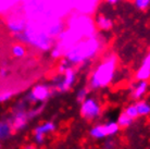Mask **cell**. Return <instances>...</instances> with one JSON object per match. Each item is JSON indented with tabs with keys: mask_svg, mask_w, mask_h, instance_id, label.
Listing matches in <instances>:
<instances>
[{
	"mask_svg": "<svg viewBox=\"0 0 150 149\" xmlns=\"http://www.w3.org/2000/svg\"><path fill=\"white\" fill-rule=\"evenodd\" d=\"M102 46L103 41L99 36V34L96 33L90 37L83 38L77 41L64 53L63 58L72 67L75 65L82 67L97 57L99 51L102 49Z\"/></svg>",
	"mask_w": 150,
	"mask_h": 149,
	"instance_id": "obj_1",
	"label": "cell"
},
{
	"mask_svg": "<svg viewBox=\"0 0 150 149\" xmlns=\"http://www.w3.org/2000/svg\"><path fill=\"white\" fill-rule=\"evenodd\" d=\"M14 37L19 40V43L30 45L40 51H49L56 44V38L51 37L30 20H27L23 32L14 35Z\"/></svg>",
	"mask_w": 150,
	"mask_h": 149,
	"instance_id": "obj_2",
	"label": "cell"
},
{
	"mask_svg": "<svg viewBox=\"0 0 150 149\" xmlns=\"http://www.w3.org/2000/svg\"><path fill=\"white\" fill-rule=\"evenodd\" d=\"M116 59L115 55H109L102 60L97 67H95L89 77V88L93 90H97L100 88H105L112 83L113 78L115 76L116 71Z\"/></svg>",
	"mask_w": 150,
	"mask_h": 149,
	"instance_id": "obj_3",
	"label": "cell"
},
{
	"mask_svg": "<svg viewBox=\"0 0 150 149\" xmlns=\"http://www.w3.org/2000/svg\"><path fill=\"white\" fill-rule=\"evenodd\" d=\"M65 26L79 33L83 38L90 37L97 33V27L95 24V20L89 14L73 12L68 20L65 21Z\"/></svg>",
	"mask_w": 150,
	"mask_h": 149,
	"instance_id": "obj_4",
	"label": "cell"
},
{
	"mask_svg": "<svg viewBox=\"0 0 150 149\" xmlns=\"http://www.w3.org/2000/svg\"><path fill=\"white\" fill-rule=\"evenodd\" d=\"M75 82H76V71L73 67H70L65 70L64 73L59 74L53 78L51 85L52 93H67L74 86Z\"/></svg>",
	"mask_w": 150,
	"mask_h": 149,
	"instance_id": "obj_5",
	"label": "cell"
},
{
	"mask_svg": "<svg viewBox=\"0 0 150 149\" xmlns=\"http://www.w3.org/2000/svg\"><path fill=\"white\" fill-rule=\"evenodd\" d=\"M27 101H20L14 106L13 112H12L11 119L9 120L13 131L25 130L28 125V114H27Z\"/></svg>",
	"mask_w": 150,
	"mask_h": 149,
	"instance_id": "obj_6",
	"label": "cell"
},
{
	"mask_svg": "<svg viewBox=\"0 0 150 149\" xmlns=\"http://www.w3.org/2000/svg\"><path fill=\"white\" fill-rule=\"evenodd\" d=\"M81 116L87 121H94L101 116V106L96 98L87 97L81 104Z\"/></svg>",
	"mask_w": 150,
	"mask_h": 149,
	"instance_id": "obj_7",
	"label": "cell"
},
{
	"mask_svg": "<svg viewBox=\"0 0 150 149\" xmlns=\"http://www.w3.org/2000/svg\"><path fill=\"white\" fill-rule=\"evenodd\" d=\"M51 95H52L51 86L46 84H37L26 95L25 100L30 104H42L48 100Z\"/></svg>",
	"mask_w": 150,
	"mask_h": 149,
	"instance_id": "obj_8",
	"label": "cell"
},
{
	"mask_svg": "<svg viewBox=\"0 0 150 149\" xmlns=\"http://www.w3.org/2000/svg\"><path fill=\"white\" fill-rule=\"evenodd\" d=\"M27 22L26 15L24 14L23 10H15L11 13V15H9L7 19V27L8 30L10 31V33L13 34V36L16 34L23 32V30L25 28Z\"/></svg>",
	"mask_w": 150,
	"mask_h": 149,
	"instance_id": "obj_9",
	"label": "cell"
},
{
	"mask_svg": "<svg viewBox=\"0 0 150 149\" xmlns=\"http://www.w3.org/2000/svg\"><path fill=\"white\" fill-rule=\"evenodd\" d=\"M57 130V125L52 121H47L39 124L34 128V139L37 145H42L46 140V136Z\"/></svg>",
	"mask_w": 150,
	"mask_h": 149,
	"instance_id": "obj_10",
	"label": "cell"
},
{
	"mask_svg": "<svg viewBox=\"0 0 150 149\" xmlns=\"http://www.w3.org/2000/svg\"><path fill=\"white\" fill-rule=\"evenodd\" d=\"M98 4L99 0H72V6L75 11L89 15L95 12Z\"/></svg>",
	"mask_w": 150,
	"mask_h": 149,
	"instance_id": "obj_11",
	"label": "cell"
},
{
	"mask_svg": "<svg viewBox=\"0 0 150 149\" xmlns=\"http://www.w3.org/2000/svg\"><path fill=\"white\" fill-rule=\"evenodd\" d=\"M95 24H96L97 30L101 31V32H108L113 26L112 20L103 14H98L95 18Z\"/></svg>",
	"mask_w": 150,
	"mask_h": 149,
	"instance_id": "obj_12",
	"label": "cell"
},
{
	"mask_svg": "<svg viewBox=\"0 0 150 149\" xmlns=\"http://www.w3.org/2000/svg\"><path fill=\"white\" fill-rule=\"evenodd\" d=\"M148 82L147 81H139L138 84H136L132 89V97L135 100H140L148 92Z\"/></svg>",
	"mask_w": 150,
	"mask_h": 149,
	"instance_id": "obj_13",
	"label": "cell"
},
{
	"mask_svg": "<svg viewBox=\"0 0 150 149\" xmlns=\"http://www.w3.org/2000/svg\"><path fill=\"white\" fill-rule=\"evenodd\" d=\"M89 136L93 139H103L108 137L103 124H96L89 130Z\"/></svg>",
	"mask_w": 150,
	"mask_h": 149,
	"instance_id": "obj_14",
	"label": "cell"
},
{
	"mask_svg": "<svg viewBox=\"0 0 150 149\" xmlns=\"http://www.w3.org/2000/svg\"><path fill=\"white\" fill-rule=\"evenodd\" d=\"M13 128L10 121H0V139H7L11 136Z\"/></svg>",
	"mask_w": 150,
	"mask_h": 149,
	"instance_id": "obj_15",
	"label": "cell"
},
{
	"mask_svg": "<svg viewBox=\"0 0 150 149\" xmlns=\"http://www.w3.org/2000/svg\"><path fill=\"white\" fill-rule=\"evenodd\" d=\"M135 104L139 116H147L150 114V104H148L146 100H143V99L137 100Z\"/></svg>",
	"mask_w": 150,
	"mask_h": 149,
	"instance_id": "obj_16",
	"label": "cell"
},
{
	"mask_svg": "<svg viewBox=\"0 0 150 149\" xmlns=\"http://www.w3.org/2000/svg\"><path fill=\"white\" fill-rule=\"evenodd\" d=\"M11 53L14 58L22 59V58H24V57L26 56V48H25L24 44H22V43H18V44H15V45L12 46Z\"/></svg>",
	"mask_w": 150,
	"mask_h": 149,
	"instance_id": "obj_17",
	"label": "cell"
},
{
	"mask_svg": "<svg viewBox=\"0 0 150 149\" xmlns=\"http://www.w3.org/2000/svg\"><path fill=\"white\" fill-rule=\"evenodd\" d=\"M105 128V133H107V136L108 137H111V136H115L119 132H120V126L117 122H114V121H109L107 123L103 124Z\"/></svg>",
	"mask_w": 150,
	"mask_h": 149,
	"instance_id": "obj_18",
	"label": "cell"
},
{
	"mask_svg": "<svg viewBox=\"0 0 150 149\" xmlns=\"http://www.w3.org/2000/svg\"><path fill=\"white\" fill-rule=\"evenodd\" d=\"M135 77L137 81H148L150 78V67L142 64L136 72Z\"/></svg>",
	"mask_w": 150,
	"mask_h": 149,
	"instance_id": "obj_19",
	"label": "cell"
},
{
	"mask_svg": "<svg viewBox=\"0 0 150 149\" xmlns=\"http://www.w3.org/2000/svg\"><path fill=\"white\" fill-rule=\"evenodd\" d=\"M20 1L21 0H0V13L12 10V8H14Z\"/></svg>",
	"mask_w": 150,
	"mask_h": 149,
	"instance_id": "obj_20",
	"label": "cell"
},
{
	"mask_svg": "<svg viewBox=\"0 0 150 149\" xmlns=\"http://www.w3.org/2000/svg\"><path fill=\"white\" fill-rule=\"evenodd\" d=\"M133 121L134 120L132 119V118H129V116H127V114H125V113H121L120 116H119V118H117V120H116V122H117V124H119V126H120V128H126V127H129L133 124Z\"/></svg>",
	"mask_w": 150,
	"mask_h": 149,
	"instance_id": "obj_21",
	"label": "cell"
},
{
	"mask_svg": "<svg viewBox=\"0 0 150 149\" xmlns=\"http://www.w3.org/2000/svg\"><path fill=\"white\" fill-rule=\"evenodd\" d=\"M44 109H45V104H37L33 108L28 109L27 110V114H28L30 120H34L35 118H37L41 112L44 111Z\"/></svg>",
	"mask_w": 150,
	"mask_h": 149,
	"instance_id": "obj_22",
	"label": "cell"
},
{
	"mask_svg": "<svg viewBox=\"0 0 150 149\" xmlns=\"http://www.w3.org/2000/svg\"><path fill=\"white\" fill-rule=\"evenodd\" d=\"M124 113L127 114L129 118H132L133 120H135L138 118V111H137V108H136V104H132L129 106H127L125 110H124Z\"/></svg>",
	"mask_w": 150,
	"mask_h": 149,
	"instance_id": "obj_23",
	"label": "cell"
},
{
	"mask_svg": "<svg viewBox=\"0 0 150 149\" xmlns=\"http://www.w3.org/2000/svg\"><path fill=\"white\" fill-rule=\"evenodd\" d=\"M133 4L140 11H146L150 8V0H133Z\"/></svg>",
	"mask_w": 150,
	"mask_h": 149,
	"instance_id": "obj_24",
	"label": "cell"
},
{
	"mask_svg": "<svg viewBox=\"0 0 150 149\" xmlns=\"http://www.w3.org/2000/svg\"><path fill=\"white\" fill-rule=\"evenodd\" d=\"M88 94H89V92H88V88H87V87H82V88H79L77 94H76V100H77V102L82 104L83 101L88 97Z\"/></svg>",
	"mask_w": 150,
	"mask_h": 149,
	"instance_id": "obj_25",
	"label": "cell"
},
{
	"mask_svg": "<svg viewBox=\"0 0 150 149\" xmlns=\"http://www.w3.org/2000/svg\"><path fill=\"white\" fill-rule=\"evenodd\" d=\"M14 96V92L13 90H4L0 93V104L2 102H7Z\"/></svg>",
	"mask_w": 150,
	"mask_h": 149,
	"instance_id": "obj_26",
	"label": "cell"
},
{
	"mask_svg": "<svg viewBox=\"0 0 150 149\" xmlns=\"http://www.w3.org/2000/svg\"><path fill=\"white\" fill-rule=\"evenodd\" d=\"M116 142L113 138H107L103 143V149H115Z\"/></svg>",
	"mask_w": 150,
	"mask_h": 149,
	"instance_id": "obj_27",
	"label": "cell"
},
{
	"mask_svg": "<svg viewBox=\"0 0 150 149\" xmlns=\"http://www.w3.org/2000/svg\"><path fill=\"white\" fill-rule=\"evenodd\" d=\"M142 64H144V65H146V67H150V52L147 55L145 58H144V60H143V63Z\"/></svg>",
	"mask_w": 150,
	"mask_h": 149,
	"instance_id": "obj_28",
	"label": "cell"
},
{
	"mask_svg": "<svg viewBox=\"0 0 150 149\" xmlns=\"http://www.w3.org/2000/svg\"><path fill=\"white\" fill-rule=\"evenodd\" d=\"M9 75V71L7 69H0V77L6 78Z\"/></svg>",
	"mask_w": 150,
	"mask_h": 149,
	"instance_id": "obj_29",
	"label": "cell"
},
{
	"mask_svg": "<svg viewBox=\"0 0 150 149\" xmlns=\"http://www.w3.org/2000/svg\"><path fill=\"white\" fill-rule=\"evenodd\" d=\"M108 4H116L120 0H105Z\"/></svg>",
	"mask_w": 150,
	"mask_h": 149,
	"instance_id": "obj_30",
	"label": "cell"
},
{
	"mask_svg": "<svg viewBox=\"0 0 150 149\" xmlns=\"http://www.w3.org/2000/svg\"><path fill=\"white\" fill-rule=\"evenodd\" d=\"M24 149H34V147H33V146H26Z\"/></svg>",
	"mask_w": 150,
	"mask_h": 149,
	"instance_id": "obj_31",
	"label": "cell"
},
{
	"mask_svg": "<svg viewBox=\"0 0 150 149\" xmlns=\"http://www.w3.org/2000/svg\"><path fill=\"white\" fill-rule=\"evenodd\" d=\"M0 149H1V143H0Z\"/></svg>",
	"mask_w": 150,
	"mask_h": 149,
	"instance_id": "obj_32",
	"label": "cell"
},
{
	"mask_svg": "<svg viewBox=\"0 0 150 149\" xmlns=\"http://www.w3.org/2000/svg\"><path fill=\"white\" fill-rule=\"evenodd\" d=\"M149 52H150V51H149Z\"/></svg>",
	"mask_w": 150,
	"mask_h": 149,
	"instance_id": "obj_33",
	"label": "cell"
},
{
	"mask_svg": "<svg viewBox=\"0 0 150 149\" xmlns=\"http://www.w3.org/2000/svg\"><path fill=\"white\" fill-rule=\"evenodd\" d=\"M149 149H150V148H149Z\"/></svg>",
	"mask_w": 150,
	"mask_h": 149,
	"instance_id": "obj_34",
	"label": "cell"
}]
</instances>
